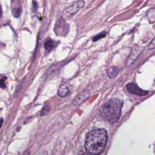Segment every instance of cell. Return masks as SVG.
<instances>
[{
  "label": "cell",
  "instance_id": "cell-15",
  "mask_svg": "<svg viewBox=\"0 0 155 155\" xmlns=\"http://www.w3.org/2000/svg\"><path fill=\"white\" fill-rule=\"evenodd\" d=\"M1 15H2V8H1V7L0 5V18L1 17Z\"/></svg>",
  "mask_w": 155,
  "mask_h": 155
},
{
  "label": "cell",
  "instance_id": "cell-7",
  "mask_svg": "<svg viewBox=\"0 0 155 155\" xmlns=\"http://www.w3.org/2000/svg\"><path fill=\"white\" fill-rule=\"evenodd\" d=\"M90 92L88 90H85L81 92L78 95V96L74 100V104L76 105H79L82 102H84L89 96Z\"/></svg>",
  "mask_w": 155,
  "mask_h": 155
},
{
  "label": "cell",
  "instance_id": "cell-12",
  "mask_svg": "<svg viewBox=\"0 0 155 155\" xmlns=\"http://www.w3.org/2000/svg\"><path fill=\"white\" fill-rule=\"evenodd\" d=\"M148 48L150 50L155 48V38L150 42V44L148 45Z\"/></svg>",
  "mask_w": 155,
  "mask_h": 155
},
{
  "label": "cell",
  "instance_id": "cell-3",
  "mask_svg": "<svg viewBox=\"0 0 155 155\" xmlns=\"http://www.w3.org/2000/svg\"><path fill=\"white\" fill-rule=\"evenodd\" d=\"M85 5V2L83 0H79L74 2L65 10V13L67 16H72L74 15L80 9H81Z\"/></svg>",
  "mask_w": 155,
  "mask_h": 155
},
{
  "label": "cell",
  "instance_id": "cell-13",
  "mask_svg": "<svg viewBox=\"0 0 155 155\" xmlns=\"http://www.w3.org/2000/svg\"><path fill=\"white\" fill-rule=\"evenodd\" d=\"M6 79V77H4L3 79H0V87L4 89L5 88V79Z\"/></svg>",
  "mask_w": 155,
  "mask_h": 155
},
{
  "label": "cell",
  "instance_id": "cell-8",
  "mask_svg": "<svg viewBox=\"0 0 155 155\" xmlns=\"http://www.w3.org/2000/svg\"><path fill=\"white\" fill-rule=\"evenodd\" d=\"M58 93L60 97H65L70 93V89L67 84H64L59 86Z\"/></svg>",
  "mask_w": 155,
  "mask_h": 155
},
{
  "label": "cell",
  "instance_id": "cell-1",
  "mask_svg": "<svg viewBox=\"0 0 155 155\" xmlns=\"http://www.w3.org/2000/svg\"><path fill=\"white\" fill-rule=\"evenodd\" d=\"M108 136L104 129L97 128L90 131L87 135L85 142L86 151L89 154H99L104 151Z\"/></svg>",
  "mask_w": 155,
  "mask_h": 155
},
{
  "label": "cell",
  "instance_id": "cell-10",
  "mask_svg": "<svg viewBox=\"0 0 155 155\" xmlns=\"http://www.w3.org/2000/svg\"><path fill=\"white\" fill-rule=\"evenodd\" d=\"M107 72V74H108V77L110 78H113L117 75V74L119 73V68L117 67L113 66V67H111L109 68H108Z\"/></svg>",
  "mask_w": 155,
  "mask_h": 155
},
{
  "label": "cell",
  "instance_id": "cell-4",
  "mask_svg": "<svg viewBox=\"0 0 155 155\" xmlns=\"http://www.w3.org/2000/svg\"><path fill=\"white\" fill-rule=\"evenodd\" d=\"M126 88L130 93H132L135 95L144 96L148 93V91L142 90L134 83H129L127 84Z\"/></svg>",
  "mask_w": 155,
  "mask_h": 155
},
{
  "label": "cell",
  "instance_id": "cell-9",
  "mask_svg": "<svg viewBox=\"0 0 155 155\" xmlns=\"http://www.w3.org/2000/svg\"><path fill=\"white\" fill-rule=\"evenodd\" d=\"M54 46H55V42L51 39H50V38H48L45 40V44H44V48L46 51H50L54 48Z\"/></svg>",
  "mask_w": 155,
  "mask_h": 155
},
{
  "label": "cell",
  "instance_id": "cell-6",
  "mask_svg": "<svg viewBox=\"0 0 155 155\" xmlns=\"http://www.w3.org/2000/svg\"><path fill=\"white\" fill-rule=\"evenodd\" d=\"M12 15L17 18L19 17L21 14V8L18 0H12L11 5Z\"/></svg>",
  "mask_w": 155,
  "mask_h": 155
},
{
  "label": "cell",
  "instance_id": "cell-5",
  "mask_svg": "<svg viewBox=\"0 0 155 155\" xmlns=\"http://www.w3.org/2000/svg\"><path fill=\"white\" fill-rule=\"evenodd\" d=\"M143 50V48L139 46H136V47L133 48L132 51L128 58V60L127 62V64L130 65L132 64L136 59V58L139 56V54L142 53Z\"/></svg>",
  "mask_w": 155,
  "mask_h": 155
},
{
  "label": "cell",
  "instance_id": "cell-14",
  "mask_svg": "<svg viewBox=\"0 0 155 155\" xmlns=\"http://www.w3.org/2000/svg\"><path fill=\"white\" fill-rule=\"evenodd\" d=\"M2 124H3V119H2V118H1V119H0V128L1 127V126H2Z\"/></svg>",
  "mask_w": 155,
  "mask_h": 155
},
{
  "label": "cell",
  "instance_id": "cell-11",
  "mask_svg": "<svg viewBox=\"0 0 155 155\" xmlns=\"http://www.w3.org/2000/svg\"><path fill=\"white\" fill-rule=\"evenodd\" d=\"M105 35H106V32H105V31H103V32L99 33V35L95 36L94 37H93V41H96L99 40V39H101V38L105 37Z\"/></svg>",
  "mask_w": 155,
  "mask_h": 155
},
{
  "label": "cell",
  "instance_id": "cell-2",
  "mask_svg": "<svg viewBox=\"0 0 155 155\" xmlns=\"http://www.w3.org/2000/svg\"><path fill=\"white\" fill-rule=\"evenodd\" d=\"M123 101L114 98L106 102L101 107L100 113L103 118L110 123H114L118 120L121 113Z\"/></svg>",
  "mask_w": 155,
  "mask_h": 155
}]
</instances>
